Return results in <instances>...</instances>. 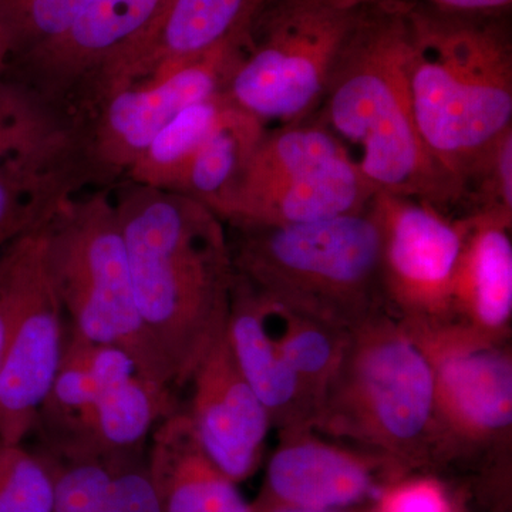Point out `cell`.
Segmentation results:
<instances>
[{
    "label": "cell",
    "instance_id": "13",
    "mask_svg": "<svg viewBox=\"0 0 512 512\" xmlns=\"http://www.w3.org/2000/svg\"><path fill=\"white\" fill-rule=\"evenodd\" d=\"M375 208L382 227V285L389 311L406 323H447L466 221L399 195L377 194Z\"/></svg>",
    "mask_w": 512,
    "mask_h": 512
},
{
    "label": "cell",
    "instance_id": "16",
    "mask_svg": "<svg viewBox=\"0 0 512 512\" xmlns=\"http://www.w3.org/2000/svg\"><path fill=\"white\" fill-rule=\"evenodd\" d=\"M187 412L207 456L234 483L254 476L272 429L264 404L242 375L227 330L195 369Z\"/></svg>",
    "mask_w": 512,
    "mask_h": 512
},
{
    "label": "cell",
    "instance_id": "3",
    "mask_svg": "<svg viewBox=\"0 0 512 512\" xmlns=\"http://www.w3.org/2000/svg\"><path fill=\"white\" fill-rule=\"evenodd\" d=\"M409 83L417 130L457 180L512 128L511 10L457 12L407 0Z\"/></svg>",
    "mask_w": 512,
    "mask_h": 512
},
{
    "label": "cell",
    "instance_id": "28",
    "mask_svg": "<svg viewBox=\"0 0 512 512\" xmlns=\"http://www.w3.org/2000/svg\"><path fill=\"white\" fill-rule=\"evenodd\" d=\"M90 2L92 0H0L12 35L10 62L62 35Z\"/></svg>",
    "mask_w": 512,
    "mask_h": 512
},
{
    "label": "cell",
    "instance_id": "17",
    "mask_svg": "<svg viewBox=\"0 0 512 512\" xmlns=\"http://www.w3.org/2000/svg\"><path fill=\"white\" fill-rule=\"evenodd\" d=\"M265 0H170L131 50L120 89L167 76L178 67L247 36Z\"/></svg>",
    "mask_w": 512,
    "mask_h": 512
},
{
    "label": "cell",
    "instance_id": "31",
    "mask_svg": "<svg viewBox=\"0 0 512 512\" xmlns=\"http://www.w3.org/2000/svg\"><path fill=\"white\" fill-rule=\"evenodd\" d=\"M33 232V231H32ZM23 235L0 252V366L18 309L30 234Z\"/></svg>",
    "mask_w": 512,
    "mask_h": 512
},
{
    "label": "cell",
    "instance_id": "1",
    "mask_svg": "<svg viewBox=\"0 0 512 512\" xmlns=\"http://www.w3.org/2000/svg\"><path fill=\"white\" fill-rule=\"evenodd\" d=\"M114 204L138 315L178 392L227 330L235 281L227 225L180 192L133 184Z\"/></svg>",
    "mask_w": 512,
    "mask_h": 512
},
{
    "label": "cell",
    "instance_id": "12",
    "mask_svg": "<svg viewBox=\"0 0 512 512\" xmlns=\"http://www.w3.org/2000/svg\"><path fill=\"white\" fill-rule=\"evenodd\" d=\"M244 40L217 47L161 79L110 94L86 119L70 127L86 183H107L127 173L177 114L191 104L225 93Z\"/></svg>",
    "mask_w": 512,
    "mask_h": 512
},
{
    "label": "cell",
    "instance_id": "15",
    "mask_svg": "<svg viewBox=\"0 0 512 512\" xmlns=\"http://www.w3.org/2000/svg\"><path fill=\"white\" fill-rule=\"evenodd\" d=\"M409 471L396 461L360 447L323 439L313 429L279 431L255 512L343 511L373 501Z\"/></svg>",
    "mask_w": 512,
    "mask_h": 512
},
{
    "label": "cell",
    "instance_id": "25",
    "mask_svg": "<svg viewBox=\"0 0 512 512\" xmlns=\"http://www.w3.org/2000/svg\"><path fill=\"white\" fill-rule=\"evenodd\" d=\"M471 217L512 224V128L485 148L457 180L454 218Z\"/></svg>",
    "mask_w": 512,
    "mask_h": 512
},
{
    "label": "cell",
    "instance_id": "32",
    "mask_svg": "<svg viewBox=\"0 0 512 512\" xmlns=\"http://www.w3.org/2000/svg\"><path fill=\"white\" fill-rule=\"evenodd\" d=\"M342 9H355L376 0H330ZM424 5L457 12H501L511 10L512 0H416Z\"/></svg>",
    "mask_w": 512,
    "mask_h": 512
},
{
    "label": "cell",
    "instance_id": "20",
    "mask_svg": "<svg viewBox=\"0 0 512 512\" xmlns=\"http://www.w3.org/2000/svg\"><path fill=\"white\" fill-rule=\"evenodd\" d=\"M148 443V470L161 511L255 512L238 484L207 456L185 410L161 421Z\"/></svg>",
    "mask_w": 512,
    "mask_h": 512
},
{
    "label": "cell",
    "instance_id": "4",
    "mask_svg": "<svg viewBox=\"0 0 512 512\" xmlns=\"http://www.w3.org/2000/svg\"><path fill=\"white\" fill-rule=\"evenodd\" d=\"M227 231L235 274L278 308L349 332L389 311L375 201L330 220L227 225Z\"/></svg>",
    "mask_w": 512,
    "mask_h": 512
},
{
    "label": "cell",
    "instance_id": "22",
    "mask_svg": "<svg viewBox=\"0 0 512 512\" xmlns=\"http://www.w3.org/2000/svg\"><path fill=\"white\" fill-rule=\"evenodd\" d=\"M265 133L261 121L231 101L195 154L178 192L201 202L222 220Z\"/></svg>",
    "mask_w": 512,
    "mask_h": 512
},
{
    "label": "cell",
    "instance_id": "6",
    "mask_svg": "<svg viewBox=\"0 0 512 512\" xmlns=\"http://www.w3.org/2000/svg\"><path fill=\"white\" fill-rule=\"evenodd\" d=\"M177 392L141 372L116 346L89 342L67 323L62 365L33 436L56 460L144 456L151 433L178 412Z\"/></svg>",
    "mask_w": 512,
    "mask_h": 512
},
{
    "label": "cell",
    "instance_id": "11",
    "mask_svg": "<svg viewBox=\"0 0 512 512\" xmlns=\"http://www.w3.org/2000/svg\"><path fill=\"white\" fill-rule=\"evenodd\" d=\"M402 323L433 369L436 464L510 448L511 342H485L451 323Z\"/></svg>",
    "mask_w": 512,
    "mask_h": 512
},
{
    "label": "cell",
    "instance_id": "19",
    "mask_svg": "<svg viewBox=\"0 0 512 512\" xmlns=\"http://www.w3.org/2000/svg\"><path fill=\"white\" fill-rule=\"evenodd\" d=\"M464 221L466 232L447 323L485 342H510L512 224L491 217Z\"/></svg>",
    "mask_w": 512,
    "mask_h": 512
},
{
    "label": "cell",
    "instance_id": "29",
    "mask_svg": "<svg viewBox=\"0 0 512 512\" xmlns=\"http://www.w3.org/2000/svg\"><path fill=\"white\" fill-rule=\"evenodd\" d=\"M369 512H456L439 478L409 474L384 487Z\"/></svg>",
    "mask_w": 512,
    "mask_h": 512
},
{
    "label": "cell",
    "instance_id": "18",
    "mask_svg": "<svg viewBox=\"0 0 512 512\" xmlns=\"http://www.w3.org/2000/svg\"><path fill=\"white\" fill-rule=\"evenodd\" d=\"M268 312V302L235 274L227 339L239 370L264 404L272 429L315 430L318 399L279 352Z\"/></svg>",
    "mask_w": 512,
    "mask_h": 512
},
{
    "label": "cell",
    "instance_id": "5",
    "mask_svg": "<svg viewBox=\"0 0 512 512\" xmlns=\"http://www.w3.org/2000/svg\"><path fill=\"white\" fill-rule=\"evenodd\" d=\"M315 430L382 454L409 473L436 464L433 369L392 312L353 330Z\"/></svg>",
    "mask_w": 512,
    "mask_h": 512
},
{
    "label": "cell",
    "instance_id": "33",
    "mask_svg": "<svg viewBox=\"0 0 512 512\" xmlns=\"http://www.w3.org/2000/svg\"><path fill=\"white\" fill-rule=\"evenodd\" d=\"M10 56H12V35H10L8 20L0 6V77L8 67Z\"/></svg>",
    "mask_w": 512,
    "mask_h": 512
},
{
    "label": "cell",
    "instance_id": "27",
    "mask_svg": "<svg viewBox=\"0 0 512 512\" xmlns=\"http://www.w3.org/2000/svg\"><path fill=\"white\" fill-rule=\"evenodd\" d=\"M66 131L32 94L0 77V163L32 153Z\"/></svg>",
    "mask_w": 512,
    "mask_h": 512
},
{
    "label": "cell",
    "instance_id": "7",
    "mask_svg": "<svg viewBox=\"0 0 512 512\" xmlns=\"http://www.w3.org/2000/svg\"><path fill=\"white\" fill-rule=\"evenodd\" d=\"M45 264L74 333L124 350L144 375L174 389L138 315L119 214L109 195L64 202L45 225Z\"/></svg>",
    "mask_w": 512,
    "mask_h": 512
},
{
    "label": "cell",
    "instance_id": "26",
    "mask_svg": "<svg viewBox=\"0 0 512 512\" xmlns=\"http://www.w3.org/2000/svg\"><path fill=\"white\" fill-rule=\"evenodd\" d=\"M52 458L25 443H0V512H53Z\"/></svg>",
    "mask_w": 512,
    "mask_h": 512
},
{
    "label": "cell",
    "instance_id": "23",
    "mask_svg": "<svg viewBox=\"0 0 512 512\" xmlns=\"http://www.w3.org/2000/svg\"><path fill=\"white\" fill-rule=\"evenodd\" d=\"M231 104L221 93L181 111L157 134L128 168L131 183L164 191H180L191 161Z\"/></svg>",
    "mask_w": 512,
    "mask_h": 512
},
{
    "label": "cell",
    "instance_id": "34",
    "mask_svg": "<svg viewBox=\"0 0 512 512\" xmlns=\"http://www.w3.org/2000/svg\"><path fill=\"white\" fill-rule=\"evenodd\" d=\"M266 512H318V511H301V510H274ZM326 512H345V511H326Z\"/></svg>",
    "mask_w": 512,
    "mask_h": 512
},
{
    "label": "cell",
    "instance_id": "8",
    "mask_svg": "<svg viewBox=\"0 0 512 512\" xmlns=\"http://www.w3.org/2000/svg\"><path fill=\"white\" fill-rule=\"evenodd\" d=\"M355 16L356 8L330 0H265L229 76L228 99L266 131L311 119Z\"/></svg>",
    "mask_w": 512,
    "mask_h": 512
},
{
    "label": "cell",
    "instance_id": "30",
    "mask_svg": "<svg viewBox=\"0 0 512 512\" xmlns=\"http://www.w3.org/2000/svg\"><path fill=\"white\" fill-rule=\"evenodd\" d=\"M99 512H163L146 457L121 464Z\"/></svg>",
    "mask_w": 512,
    "mask_h": 512
},
{
    "label": "cell",
    "instance_id": "24",
    "mask_svg": "<svg viewBox=\"0 0 512 512\" xmlns=\"http://www.w3.org/2000/svg\"><path fill=\"white\" fill-rule=\"evenodd\" d=\"M268 306L271 319L278 325L279 332H275L268 319L279 352L295 375L315 394L320 409L323 393L345 356L352 332L272 303Z\"/></svg>",
    "mask_w": 512,
    "mask_h": 512
},
{
    "label": "cell",
    "instance_id": "2",
    "mask_svg": "<svg viewBox=\"0 0 512 512\" xmlns=\"http://www.w3.org/2000/svg\"><path fill=\"white\" fill-rule=\"evenodd\" d=\"M407 0L356 8L311 119L328 130L377 194L433 205L454 218L457 190L417 130L409 83Z\"/></svg>",
    "mask_w": 512,
    "mask_h": 512
},
{
    "label": "cell",
    "instance_id": "21",
    "mask_svg": "<svg viewBox=\"0 0 512 512\" xmlns=\"http://www.w3.org/2000/svg\"><path fill=\"white\" fill-rule=\"evenodd\" d=\"M84 184L67 131L0 163V252L45 225Z\"/></svg>",
    "mask_w": 512,
    "mask_h": 512
},
{
    "label": "cell",
    "instance_id": "14",
    "mask_svg": "<svg viewBox=\"0 0 512 512\" xmlns=\"http://www.w3.org/2000/svg\"><path fill=\"white\" fill-rule=\"evenodd\" d=\"M45 225L30 234L18 309L0 366V443H26L32 436L62 365L67 323L47 274Z\"/></svg>",
    "mask_w": 512,
    "mask_h": 512
},
{
    "label": "cell",
    "instance_id": "9",
    "mask_svg": "<svg viewBox=\"0 0 512 512\" xmlns=\"http://www.w3.org/2000/svg\"><path fill=\"white\" fill-rule=\"evenodd\" d=\"M377 192L335 137L313 121L266 131L225 225H293L365 211Z\"/></svg>",
    "mask_w": 512,
    "mask_h": 512
},
{
    "label": "cell",
    "instance_id": "10",
    "mask_svg": "<svg viewBox=\"0 0 512 512\" xmlns=\"http://www.w3.org/2000/svg\"><path fill=\"white\" fill-rule=\"evenodd\" d=\"M170 0H92L62 35L12 60L2 77L70 128L117 92L131 50Z\"/></svg>",
    "mask_w": 512,
    "mask_h": 512
}]
</instances>
